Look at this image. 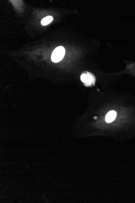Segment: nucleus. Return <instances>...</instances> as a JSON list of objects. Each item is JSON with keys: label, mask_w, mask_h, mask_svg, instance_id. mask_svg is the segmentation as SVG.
<instances>
[{"label": "nucleus", "mask_w": 135, "mask_h": 203, "mask_svg": "<svg viewBox=\"0 0 135 203\" xmlns=\"http://www.w3.org/2000/svg\"><path fill=\"white\" fill-rule=\"evenodd\" d=\"M65 54V50L62 46H59L53 50L52 54L51 59L54 63H58L63 58Z\"/></svg>", "instance_id": "obj_1"}, {"label": "nucleus", "mask_w": 135, "mask_h": 203, "mask_svg": "<svg viewBox=\"0 0 135 203\" xmlns=\"http://www.w3.org/2000/svg\"><path fill=\"white\" fill-rule=\"evenodd\" d=\"M81 79L83 83H86V86L91 85V83H93L94 82V80L93 76L89 73L88 74H83L81 76Z\"/></svg>", "instance_id": "obj_2"}, {"label": "nucleus", "mask_w": 135, "mask_h": 203, "mask_svg": "<svg viewBox=\"0 0 135 203\" xmlns=\"http://www.w3.org/2000/svg\"><path fill=\"white\" fill-rule=\"evenodd\" d=\"M116 117V112L115 111H110L106 115L105 118L106 121L107 123L112 122L115 119Z\"/></svg>", "instance_id": "obj_3"}, {"label": "nucleus", "mask_w": 135, "mask_h": 203, "mask_svg": "<svg viewBox=\"0 0 135 203\" xmlns=\"http://www.w3.org/2000/svg\"><path fill=\"white\" fill-rule=\"evenodd\" d=\"M53 20V18L51 16L46 17L42 19L41 21V24L42 26H46L50 24Z\"/></svg>", "instance_id": "obj_4"}]
</instances>
